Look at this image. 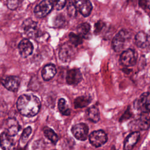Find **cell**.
<instances>
[{
	"label": "cell",
	"instance_id": "1",
	"mask_svg": "<svg viewBox=\"0 0 150 150\" xmlns=\"http://www.w3.org/2000/svg\"><path fill=\"white\" fill-rule=\"evenodd\" d=\"M40 101L36 96L31 94L21 95L16 102V107L19 112L26 117L36 115L40 108Z\"/></svg>",
	"mask_w": 150,
	"mask_h": 150
},
{
	"label": "cell",
	"instance_id": "2",
	"mask_svg": "<svg viewBox=\"0 0 150 150\" xmlns=\"http://www.w3.org/2000/svg\"><path fill=\"white\" fill-rule=\"evenodd\" d=\"M131 38L130 33L125 30H120L113 38L112 40V47L116 52H121L125 46L126 42Z\"/></svg>",
	"mask_w": 150,
	"mask_h": 150
},
{
	"label": "cell",
	"instance_id": "3",
	"mask_svg": "<svg viewBox=\"0 0 150 150\" xmlns=\"http://www.w3.org/2000/svg\"><path fill=\"white\" fill-rule=\"evenodd\" d=\"M22 28L26 35L29 38L37 39L42 36L38 23L31 19H27L23 22Z\"/></svg>",
	"mask_w": 150,
	"mask_h": 150
},
{
	"label": "cell",
	"instance_id": "4",
	"mask_svg": "<svg viewBox=\"0 0 150 150\" xmlns=\"http://www.w3.org/2000/svg\"><path fill=\"white\" fill-rule=\"evenodd\" d=\"M134 108L141 113L150 112V93L142 94L134 103Z\"/></svg>",
	"mask_w": 150,
	"mask_h": 150
},
{
	"label": "cell",
	"instance_id": "5",
	"mask_svg": "<svg viewBox=\"0 0 150 150\" xmlns=\"http://www.w3.org/2000/svg\"><path fill=\"white\" fill-rule=\"evenodd\" d=\"M137 57L138 54L136 51L132 49H128L121 54L120 62L126 67L134 66L137 63Z\"/></svg>",
	"mask_w": 150,
	"mask_h": 150
},
{
	"label": "cell",
	"instance_id": "6",
	"mask_svg": "<svg viewBox=\"0 0 150 150\" xmlns=\"http://www.w3.org/2000/svg\"><path fill=\"white\" fill-rule=\"evenodd\" d=\"M107 140L108 137L106 133L101 129L92 132L89 136L90 144L96 148L101 146L105 144Z\"/></svg>",
	"mask_w": 150,
	"mask_h": 150
},
{
	"label": "cell",
	"instance_id": "7",
	"mask_svg": "<svg viewBox=\"0 0 150 150\" xmlns=\"http://www.w3.org/2000/svg\"><path fill=\"white\" fill-rule=\"evenodd\" d=\"M53 5L52 0H42L35 6V14L39 18H43L50 12Z\"/></svg>",
	"mask_w": 150,
	"mask_h": 150
},
{
	"label": "cell",
	"instance_id": "8",
	"mask_svg": "<svg viewBox=\"0 0 150 150\" xmlns=\"http://www.w3.org/2000/svg\"><path fill=\"white\" fill-rule=\"evenodd\" d=\"M71 132L77 139L85 141L88 137V127L84 123H79L73 126Z\"/></svg>",
	"mask_w": 150,
	"mask_h": 150
},
{
	"label": "cell",
	"instance_id": "9",
	"mask_svg": "<svg viewBox=\"0 0 150 150\" xmlns=\"http://www.w3.org/2000/svg\"><path fill=\"white\" fill-rule=\"evenodd\" d=\"M75 50L73 46L69 43H64L59 51V57L63 62H67L71 60L74 55Z\"/></svg>",
	"mask_w": 150,
	"mask_h": 150
},
{
	"label": "cell",
	"instance_id": "10",
	"mask_svg": "<svg viewBox=\"0 0 150 150\" xmlns=\"http://www.w3.org/2000/svg\"><path fill=\"white\" fill-rule=\"evenodd\" d=\"M132 126L139 130L148 129L150 127V112L142 113L137 119L133 121Z\"/></svg>",
	"mask_w": 150,
	"mask_h": 150
},
{
	"label": "cell",
	"instance_id": "11",
	"mask_svg": "<svg viewBox=\"0 0 150 150\" xmlns=\"http://www.w3.org/2000/svg\"><path fill=\"white\" fill-rule=\"evenodd\" d=\"M21 80L18 76H10L6 77L2 81L3 86L11 91H16L20 86Z\"/></svg>",
	"mask_w": 150,
	"mask_h": 150
},
{
	"label": "cell",
	"instance_id": "12",
	"mask_svg": "<svg viewBox=\"0 0 150 150\" xmlns=\"http://www.w3.org/2000/svg\"><path fill=\"white\" fill-rule=\"evenodd\" d=\"M75 5L80 13L84 17L90 15L93 9L90 0H74Z\"/></svg>",
	"mask_w": 150,
	"mask_h": 150
},
{
	"label": "cell",
	"instance_id": "13",
	"mask_svg": "<svg viewBox=\"0 0 150 150\" xmlns=\"http://www.w3.org/2000/svg\"><path fill=\"white\" fill-rule=\"evenodd\" d=\"M18 49L19 54L22 57H27L32 53L33 46L29 39H23L19 42Z\"/></svg>",
	"mask_w": 150,
	"mask_h": 150
},
{
	"label": "cell",
	"instance_id": "14",
	"mask_svg": "<svg viewBox=\"0 0 150 150\" xmlns=\"http://www.w3.org/2000/svg\"><path fill=\"white\" fill-rule=\"evenodd\" d=\"M82 80V74L78 69H72L67 73L66 82L69 85H76Z\"/></svg>",
	"mask_w": 150,
	"mask_h": 150
},
{
	"label": "cell",
	"instance_id": "15",
	"mask_svg": "<svg viewBox=\"0 0 150 150\" xmlns=\"http://www.w3.org/2000/svg\"><path fill=\"white\" fill-rule=\"evenodd\" d=\"M136 45L139 48H145L150 45V36L143 31L137 33L135 37Z\"/></svg>",
	"mask_w": 150,
	"mask_h": 150
},
{
	"label": "cell",
	"instance_id": "16",
	"mask_svg": "<svg viewBox=\"0 0 150 150\" xmlns=\"http://www.w3.org/2000/svg\"><path fill=\"white\" fill-rule=\"evenodd\" d=\"M140 137V132L139 131H134L131 133L125 139L124 144V149L125 150H130L133 148L134 145L137 143Z\"/></svg>",
	"mask_w": 150,
	"mask_h": 150
},
{
	"label": "cell",
	"instance_id": "17",
	"mask_svg": "<svg viewBox=\"0 0 150 150\" xmlns=\"http://www.w3.org/2000/svg\"><path fill=\"white\" fill-rule=\"evenodd\" d=\"M0 145L1 147L5 150H11L14 148L13 141L12 136L9 135L6 132L0 134Z\"/></svg>",
	"mask_w": 150,
	"mask_h": 150
},
{
	"label": "cell",
	"instance_id": "18",
	"mask_svg": "<svg viewBox=\"0 0 150 150\" xmlns=\"http://www.w3.org/2000/svg\"><path fill=\"white\" fill-rule=\"evenodd\" d=\"M21 127L14 118H9L6 122V132L11 136L14 137L21 130Z\"/></svg>",
	"mask_w": 150,
	"mask_h": 150
},
{
	"label": "cell",
	"instance_id": "19",
	"mask_svg": "<svg viewBox=\"0 0 150 150\" xmlns=\"http://www.w3.org/2000/svg\"><path fill=\"white\" fill-rule=\"evenodd\" d=\"M56 68L53 64H48L45 66L42 70V77L44 80H51L56 74Z\"/></svg>",
	"mask_w": 150,
	"mask_h": 150
},
{
	"label": "cell",
	"instance_id": "20",
	"mask_svg": "<svg viewBox=\"0 0 150 150\" xmlns=\"http://www.w3.org/2000/svg\"><path fill=\"white\" fill-rule=\"evenodd\" d=\"M87 117L88 120L93 122H97L100 120V111L96 106H91L87 111Z\"/></svg>",
	"mask_w": 150,
	"mask_h": 150
},
{
	"label": "cell",
	"instance_id": "21",
	"mask_svg": "<svg viewBox=\"0 0 150 150\" xmlns=\"http://www.w3.org/2000/svg\"><path fill=\"white\" fill-rule=\"evenodd\" d=\"M91 101V98L87 96H82L76 98L74 101L75 108H84L87 107Z\"/></svg>",
	"mask_w": 150,
	"mask_h": 150
},
{
	"label": "cell",
	"instance_id": "22",
	"mask_svg": "<svg viewBox=\"0 0 150 150\" xmlns=\"http://www.w3.org/2000/svg\"><path fill=\"white\" fill-rule=\"evenodd\" d=\"M77 31L79 35L83 38L86 37L90 31V25L87 22L83 23L79 25L77 28Z\"/></svg>",
	"mask_w": 150,
	"mask_h": 150
},
{
	"label": "cell",
	"instance_id": "23",
	"mask_svg": "<svg viewBox=\"0 0 150 150\" xmlns=\"http://www.w3.org/2000/svg\"><path fill=\"white\" fill-rule=\"evenodd\" d=\"M58 108L60 112L64 115H69L70 114V110L67 104L66 100L63 98L59 100Z\"/></svg>",
	"mask_w": 150,
	"mask_h": 150
},
{
	"label": "cell",
	"instance_id": "24",
	"mask_svg": "<svg viewBox=\"0 0 150 150\" xmlns=\"http://www.w3.org/2000/svg\"><path fill=\"white\" fill-rule=\"evenodd\" d=\"M45 137L49 139L53 144H56L58 141V137L57 134L50 128H45L43 130Z\"/></svg>",
	"mask_w": 150,
	"mask_h": 150
},
{
	"label": "cell",
	"instance_id": "25",
	"mask_svg": "<svg viewBox=\"0 0 150 150\" xmlns=\"http://www.w3.org/2000/svg\"><path fill=\"white\" fill-rule=\"evenodd\" d=\"M66 6L67 13L71 18H74L77 15V8L76 5L71 0H67L66 1Z\"/></svg>",
	"mask_w": 150,
	"mask_h": 150
},
{
	"label": "cell",
	"instance_id": "26",
	"mask_svg": "<svg viewBox=\"0 0 150 150\" xmlns=\"http://www.w3.org/2000/svg\"><path fill=\"white\" fill-rule=\"evenodd\" d=\"M70 41L71 42V44L77 46L80 44L82 43L83 42V37L79 34H76L74 33H70L69 35Z\"/></svg>",
	"mask_w": 150,
	"mask_h": 150
},
{
	"label": "cell",
	"instance_id": "27",
	"mask_svg": "<svg viewBox=\"0 0 150 150\" xmlns=\"http://www.w3.org/2000/svg\"><path fill=\"white\" fill-rule=\"evenodd\" d=\"M66 23V21L64 16L62 14H59L54 19L53 25L55 28H62L65 25Z\"/></svg>",
	"mask_w": 150,
	"mask_h": 150
},
{
	"label": "cell",
	"instance_id": "28",
	"mask_svg": "<svg viewBox=\"0 0 150 150\" xmlns=\"http://www.w3.org/2000/svg\"><path fill=\"white\" fill-rule=\"evenodd\" d=\"M23 0H6L7 7L11 10L17 9L22 4Z\"/></svg>",
	"mask_w": 150,
	"mask_h": 150
},
{
	"label": "cell",
	"instance_id": "29",
	"mask_svg": "<svg viewBox=\"0 0 150 150\" xmlns=\"http://www.w3.org/2000/svg\"><path fill=\"white\" fill-rule=\"evenodd\" d=\"M31 132H32V128L30 127L29 126L26 128H25L22 134L21 139H20L21 142L25 143V142L28 140V138L29 137V135L31 134Z\"/></svg>",
	"mask_w": 150,
	"mask_h": 150
},
{
	"label": "cell",
	"instance_id": "30",
	"mask_svg": "<svg viewBox=\"0 0 150 150\" xmlns=\"http://www.w3.org/2000/svg\"><path fill=\"white\" fill-rule=\"evenodd\" d=\"M105 27V23L102 21H98L95 23L94 33L96 35L99 34Z\"/></svg>",
	"mask_w": 150,
	"mask_h": 150
},
{
	"label": "cell",
	"instance_id": "31",
	"mask_svg": "<svg viewBox=\"0 0 150 150\" xmlns=\"http://www.w3.org/2000/svg\"><path fill=\"white\" fill-rule=\"evenodd\" d=\"M53 5L57 10H61L66 5V0H54Z\"/></svg>",
	"mask_w": 150,
	"mask_h": 150
},
{
	"label": "cell",
	"instance_id": "32",
	"mask_svg": "<svg viewBox=\"0 0 150 150\" xmlns=\"http://www.w3.org/2000/svg\"><path fill=\"white\" fill-rule=\"evenodd\" d=\"M132 116V112L130 111L129 108L128 107L125 112L123 114V115L121 116V117L120 119V122H124L127 120H128L129 118H131Z\"/></svg>",
	"mask_w": 150,
	"mask_h": 150
},
{
	"label": "cell",
	"instance_id": "33",
	"mask_svg": "<svg viewBox=\"0 0 150 150\" xmlns=\"http://www.w3.org/2000/svg\"><path fill=\"white\" fill-rule=\"evenodd\" d=\"M144 2V5L146 6L150 9V0H143Z\"/></svg>",
	"mask_w": 150,
	"mask_h": 150
}]
</instances>
